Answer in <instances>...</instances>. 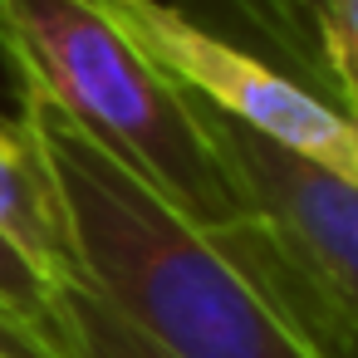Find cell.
Returning <instances> with one entry per match:
<instances>
[{
    "label": "cell",
    "mask_w": 358,
    "mask_h": 358,
    "mask_svg": "<svg viewBox=\"0 0 358 358\" xmlns=\"http://www.w3.org/2000/svg\"><path fill=\"white\" fill-rule=\"evenodd\" d=\"M0 358H74V348L10 304H0Z\"/></svg>",
    "instance_id": "8"
},
{
    "label": "cell",
    "mask_w": 358,
    "mask_h": 358,
    "mask_svg": "<svg viewBox=\"0 0 358 358\" xmlns=\"http://www.w3.org/2000/svg\"><path fill=\"white\" fill-rule=\"evenodd\" d=\"M309 20L319 30V50L334 69L338 89L358 108V0H314Z\"/></svg>",
    "instance_id": "6"
},
{
    "label": "cell",
    "mask_w": 358,
    "mask_h": 358,
    "mask_svg": "<svg viewBox=\"0 0 358 358\" xmlns=\"http://www.w3.org/2000/svg\"><path fill=\"white\" fill-rule=\"evenodd\" d=\"M0 241L45 280L50 294L59 285H79V255L55 172L20 113H0Z\"/></svg>",
    "instance_id": "5"
},
{
    "label": "cell",
    "mask_w": 358,
    "mask_h": 358,
    "mask_svg": "<svg viewBox=\"0 0 358 358\" xmlns=\"http://www.w3.org/2000/svg\"><path fill=\"white\" fill-rule=\"evenodd\" d=\"M353 358H358V348H353Z\"/></svg>",
    "instance_id": "10"
},
{
    "label": "cell",
    "mask_w": 358,
    "mask_h": 358,
    "mask_svg": "<svg viewBox=\"0 0 358 358\" xmlns=\"http://www.w3.org/2000/svg\"><path fill=\"white\" fill-rule=\"evenodd\" d=\"M299 6H304V10H309V6H314V0H299Z\"/></svg>",
    "instance_id": "9"
},
{
    "label": "cell",
    "mask_w": 358,
    "mask_h": 358,
    "mask_svg": "<svg viewBox=\"0 0 358 358\" xmlns=\"http://www.w3.org/2000/svg\"><path fill=\"white\" fill-rule=\"evenodd\" d=\"M201 128L245 206V221L324 309V319L358 338V177L260 138L206 103Z\"/></svg>",
    "instance_id": "4"
},
{
    "label": "cell",
    "mask_w": 358,
    "mask_h": 358,
    "mask_svg": "<svg viewBox=\"0 0 358 358\" xmlns=\"http://www.w3.org/2000/svg\"><path fill=\"white\" fill-rule=\"evenodd\" d=\"M0 304H10L15 314H25V319H35L40 329H50V334H59L64 343H69V334L59 329V319H55V294L45 289V280L0 241ZM74 348V343H69ZM79 358V353H74Z\"/></svg>",
    "instance_id": "7"
},
{
    "label": "cell",
    "mask_w": 358,
    "mask_h": 358,
    "mask_svg": "<svg viewBox=\"0 0 358 358\" xmlns=\"http://www.w3.org/2000/svg\"><path fill=\"white\" fill-rule=\"evenodd\" d=\"M20 118L79 255V285L55 289L79 358H353L358 338L324 319L250 221L182 216L35 94H20Z\"/></svg>",
    "instance_id": "1"
},
{
    "label": "cell",
    "mask_w": 358,
    "mask_h": 358,
    "mask_svg": "<svg viewBox=\"0 0 358 358\" xmlns=\"http://www.w3.org/2000/svg\"><path fill=\"white\" fill-rule=\"evenodd\" d=\"M138 40V50L192 99L236 118L241 128L275 138L324 167L358 177V108L338 89L324 50H260L216 30L192 6L167 0H99Z\"/></svg>",
    "instance_id": "3"
},
{
    "label": "cell",
    "mask_w": 358,
    "mask_h": 358,
    "mask_svg": "<svg viewBox=\"0 0 358 358\" xmlns=\"http://www.w3.org/2000/svg\"><path fill=\"white\" fill-rule=\"evenodd\" d=\"M0 50L20 94L55 103L143 187L201 226H245V206L177 89L99 0H0Z\"/></svg>",
    "instance_id": "2"
}]
</instances>
